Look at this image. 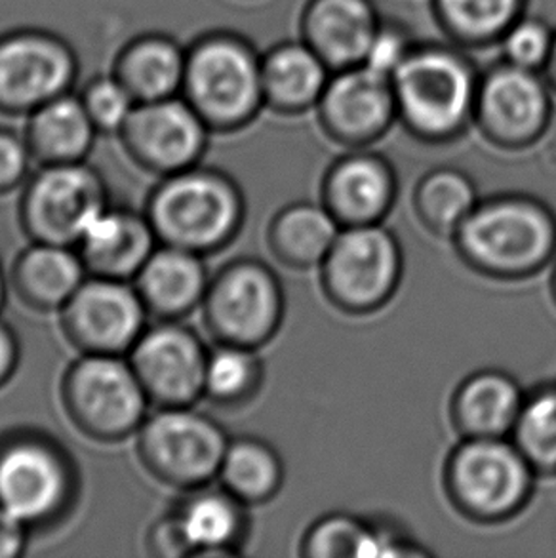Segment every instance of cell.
Segmentation results:
<instances>
[{
	"instance_id": "obj_1",
	"label": "cell",
	"mask_w": 556,
	"mask_h": 558,
	"mask_svg": "<svg viewBox=\"0 0 556 558\" xmlns=\"http://www.w3.org/2000/svg\"><path fill=\"white\" fill-rule=\"evenodd\" d=\"M143 211L160 244L206 257L241 233L246 206L231 175L193 167L162 178Z\"/></svg>"
},
{
	"instance_id": "obj_2",
	"label": "cell",
	"mask_w": 556,
	"mask_h": 558,
	"mask_svg": "<svg viewBox=\"0 0 556 558\" xmlns=\"http://www.w3.org/2000/svg\"><path fill=\"white\" fill-rule=\"evenodd\" d=\"M451 239L476 271L497 279H524L555 256L556 221L532 198L497 196L476 204Z\"/></svg>"
},
{
	"instance_id": "obj_3",
	"label": "cell",
	"mask_w": 556,
	"mask_h": 558,
	"mask_svg": "<svg viewBox=\"0 0 556 558\" xmlns=\"http://www.w3.org/2000/svg\"><path fill=\"white\" fill-rule=\"evenodd\" d=\"M78 492V469L60 440L35 429L0 437V507L31 532L65 521Z\"/></svg>"
},
{
	"instance_id": "obj_4",
	"label": "cell",
	"mask_w": 556,
	"mask_h": 558,
	"mask_svg": "<svg viewBox=\"0 0 556 558\" xmlns=\"http://www.w3.org/2000/svg\"><path fill=\"white\" fill-rule=\"evenodd\" d=\"M391 83L407 129L425 142H448L473 119L481 76L463 53L427 45L414 46Z\"/></svg>"
},
{
	"instance_id": "obj_5",
	"label": "cell",
	"mask_w": 556,
	"mask_h": 558,
	"mask_svg": "<svg viewBox=\"0 0 556 558\" xmlns=\"http://www.w3.org/2000/svg\"><path fill=\"white\" fill-rule=\"evenodd\" d=\"M63 412L78 433L113 445L137 435L149 399L129 359L81 355L61 377Z\"/></svg>"
},
{
	"instance_id": "obj_6",
	"label": "cell",
	"mask_w": 556,
	"mask_h": 558,
	"mask_svg": "<svg viewBox=\"0 0 556 558\" xmlns=\"http://www.w3.org/2000/svg\"><path fill=\"white\" fill-rule=\"evenodd\" d=\"M231 438L193 407L158 408L137 430V458L155 481L176 490L210 486Z\"/></svg>"
},
{
	"instance_id": "obj_7",
	"label": "cell",
	"mask_w": 556,
	"mask_h": 558,
	"mask_svg": "<svg viewBox=\"0 0 556 558\" xmlns=\"http://www.w3.org/2000/svg\"><path fill=\"white\" fill-rule=\"evenodd\" d=\"M535 469L505 437L466 438L446 465L448 494L474 521L511 519L534 490Z\"/></svg>"
},
{
	"instance_id": "obj_8",
	"label": "cell",
	"mask_w": 556,
	"mask_h": 558,
	"mask_svg": "<svg viewBox=\"0 0 556 558\" xmlns=\"http://www.w3.org/2000/svg\"><path fill=\"white\" fill-rule=\"evenodd\" d=\"M201 310L206 330L218 343L262 348L282 323V284L262 262L234 259L211 277Z\"/></svg>"
},
{
	"instance_id": "obj_9",
	"label": "cell",
	"mask_w": 556,
	"mask_h": 558,
	"mask_svg": "<svg viewBox=\"0 0 556 558\" xmlns=\"http://www.w3.org/2000/svg\"><path fill=\"white\" fill-rule=\"evenodd\" d=\"M109 206L98 170L84 165L43 167L23 183L20 226L31 242L73 246Z\"/></svg>"
},
{
	"instance_id": "obj_10",
	"label": "cell",
	"mask_w": 556,
	"mask_h": 558,
	"mask_svg": "<svg viewBox=\"0 0 556 558\" xmlns=\"http://www.w3.org/2000/svg\"><path fill=\"white\" fill-rule=\"evenodd\" d=\"M400 275L399 242L382 223L343 227L321 265L328 300L353 315L384 307L397 292Z\"/></svg>"
},
{
	"instance_id": "obj_11",
	"label": "cell",
	"mask_w": 556,
	"mask_h": 558,
	"mask_svg": "<svg viewBox=\"0 0 556 558\" xmlns=\"http://www.w3.org/2000/svg\"><path fill=\"white\" fill-rule=\"evenodd\" d=\"M185 78L206 126L241 129L265 104L262 60L237 38H211L198 46Z\"/></svg>"
},
{
	"instance_id": "obj_12",
	"label": "cell",
	"mask_w": 556,
	"mask_h": 558,
	"mask_svg": "<svg viewBox=\"0 0 556 558\" xmlns=\"http://www.w3.org/2000/svg\"><path fill=\"white\" fill-rule=\"evenodd\" d=\"M147 310L129 280H84L60 311L63 336L81 355H129L147 328Z\"/></svg>"
},
{
	"instance_id": "obj_13",
	"label": "cell",
	"mask_w": 556,
	"mask_h": 558,
	"mask_svg": "<svg viewBox=\"0 0 556 558\" xmlns=\"http://www.w3.org/2000/svg\"><path fill=\"white\" fill-rule=\"evenodd\" d=\"M208 353L193 328L181 320H158L130 349L129 361L150 404L195 407L204 399Z\"/></svg>"
},
{
	"instance_id": "obj_14",
	"label": "cell",
	"mask_w": 556,
	"mask_h": 558,
	"mask_svg": "<svg viewBox=\"0 0 556 558\" xmlns=\"http://www.w3.org/2000/svg\"><path fill=\"white\" fill-rule=\"evenodd\" d=\"M551 114V86L540 71L504 61L481 76L474 119L497 147L520 149L535 144L549 126Z\"/></svg>"
},
{
	"instance_id": "obj_15",
	"label": "cell",
	"mask_w": 556,
	"mask_h": 558,
	"mask_svg": "<svg viewBox=\"0 0 556 558\" xmlns=\"http://www.w3.org/2000/svg\"><path fill=\"white\" fill-rule=\"evenodd\" d=\"M122 136L137 167L166 178L196 167L206 149V122L195 107L157 99L134 109Z\"/></svg>"
},
{
	"instance_id": "obj_16",
	"label": "cell",
	"mask_w": 556,
	"mask_h": 558,
	"mask_svg": "<svg viewBox=\"0 0 556 558\" xmlns=\"http://www.w3.org/2000/svg\"><path fill=\"white\" fill-rule=\"evenodd\" d=\"M316 109L324 132L351 147L374 144L399 117L391 78L366 65L334 71Z\"/></svg>"
},
{
	"instance_id": "obj_17",
	"label": "cell",
	"mask_w": 556,
	"mask_h": 558,
	"mask_svg": "<svg viewBox=\"0 0 556 558\" xmlns=\"http://www.w3.org/2000/svg\"><path fill=\"white\" fill-rule=\"evenodd\" d=\"M73 75L71 58L50 38L15 37L0 45V101L38 109L60 98Z\"/></svg>"
},
{
	"instance_id": "obj_18",
	"label": "cell",
	"mask_w": 556,
	"mask_h": 558,
	"mask_svg": "<svg viewBox=\"0 0 556 558\" xmlns=\"http://www.w3.org/2000/svg\"><path fill=\"white\" fill-rule=\"evenodd\" d=\"M158 244L145 211L109 204L84 231L76 250L92 277L132 282Z\"/></svg>"
},
{
	"instance_id": "obj_19",
	"label": "cell",
	"mask_w": 556,
	"mask_h": 558,
	"mask_svg": "<svg viewBox=\"0 0 556 558\" xmlns=\"http://www.w3.org/2000/svg\"><path fill=\"white\" fill-rule=\"evenodd\" d=\"M397 196V180L387 160L354 153L338 160L324 180V206L341 227L382 223Z\"/></svg>"
},
{
	"instance_id": "obj_20",
	"label": "cell",
	"mask_w": 556,
	"mask_h": 558,
	"mask_svg": "<svg viewBox=\"0 0 556 558\" xmlns=\"http://www.w3.org/2000/svg\"><path fill=\"white\" fill-rule=\"evenodd\" d=\"M382 27L372 0H311L301 35L331 71L362 65Z\"/></svg>"
},
{
	"instance_id": "obj_21",
	"label": "cell",
	"mask_w": 556,
	"mask_h": 558,
	"mask_svg": "<svg viewBox=\"0 0 556 558\" xmlns=\"http://www.w3.org/2000/svg\"><path fill=\"white\" fill-rule=\"evenodd\" d=\"M210 279L203 256L158 244L132 282L149 315L183 320L203 305Z\"/></svg>"
},
{
	"instance_id": "obj_22",
	"label": "cell",
	"mask_w": 556,
	"mask_h": 558,
	"mask_svg": "<svg viewBox=\"0 0 556 558\" xmlns=\"http://www.w3.org/2000/svg\"><path fill=\"white\" fill-rule=\"evenodd\" d=\"M86 279L78 250L46 242H31L10 271V287L20 302L38 313H60Z\"/></svg>"
},
{
	"instance_id": "obj_23",
	"label": "cell",
	"mask_w": 556,
	"mask_h": 558,
	"mask_svg": "<svg viewBox=\"0 0 556 558\" xmlns=\"http://www.w3.org/2000/svg\"><path fill=\"white\" fill-rule=\"evenodd\" d=\"M188 494L173 514L180 522L191 557L237 555V545L246 532L244 504L226 488L204 486Z\"/></svg>"
},
{
	"instance_id": "obj_24",
	"label": "cell",
	"mask_w": 556,
	"mask_h": 558,
	"mask_svg": "<svg viewBox=\"0 0 556 558\" xmlns=\"http://www.w3.org/2000/svg\"><path fill=\"white\" fill-rule=\"evenodd\" d=\"M331 71L305 43H282L262 60L265 104L278 113H303L318 106Z\"/></svg>"
},
{
	"instance_id": "obj_25",
	"label": "cell",
	"mask_w": 556,
	"mask_h": 558,
	"mask_svg": "<svg viewBox=\"0 0 556 558\" xmlns=\"http://www.w3.org/2000/svg\"><path fill=\"white\" fill-rule=\"evenodd\" d=\"M524 395L504 372H479L454 397V422L466 438L507 437L517 423Z\"/></svg>"
},
{
	"instance_id": "obj_26",
	"label": "cell",
	"mask_w": 556,
	"mask_h": 558,
	"mask_svg": "<svg viewBox=\"0 0 556 558\" xmlns=\"http://www.w3.org/2000/svg\"><path fill=\"white\" fill-rule=\"evenodd\" d=\"M96 126L81 101L53 98L38 107L27 132L33 159L43 167L84 162L94 144Z\"/></svg>"
},
{
	"instance_id": "obj_27",
	"label": "cell",
	"mask_w": 556,
	"mask_h": 558,
	"mask_svg": "<svg viewBox=\"0 0 556 558\" xmlns=\"http://www.w3.org/2000/svg\"><path fill=\"white\" fill-rule=\"evenodd\" d=\"M341 229L324 204H292L275 216L267 241L280 264L292 269H311L323 265Z\"/></svg>"
},
{
	"instance_id": "obj_28",
	"label": "cell",
	"mask_w": 556,
	"mask_h": 558,
	"mask_svg": "<svg viewBox=\"0 0 556 558\" xmlns=\"http://www.w3.org/2000/svg\"><path fill=\"white\" fill-rule=\"evenodd\" d=\"M303 555L315 558H382L421 555L420 549L392 529L349 514H330L309 530Z\"/></svg>"
},
{
	"instance_id": "obj_29",
	"label": "cell",
	"mask_w": 556,
	"mask_h": 558,
	"mask_svg": "<svg viewBox=\"0 0 556 558\" xmlns=\"http://www.w3.org/2000/svg\"><path fill=\"white\" fill-rule=\"evenodd\" d=\"M218 481L244 506H257L277 496L285 481V468L267 442L256 437H239L229 440Z\"/></svg>"
},
{
	"instance_id": "obj_30",
	"label": "cell",
	"mask_w": 556,
	"mask_h": 558,
	"mask_svg": "<svg viewBox=\"0 0 556 558\" xmlns=\"http://www.w3.org/2000/svg\"><path fill=\"white\" fill-rule=\"evenodd\" d=\"M527 0H433L446 33L463 45L499 43L505 31L522 17Z\"/></svg>"
},
{
	"instance_id": "obj_31",
	"label": "cell",
	"mask_w": 556,
	"mask_h": 558,
	"mask_svg": "<svg viewBox=\"0 0 556 558\" xmlns=\"http://www.w3.org/2000/svg\"><path fill=\"white\" fill-rule=\"evenodd\" d=\"M476 204L473 182L451 168L431 172L415 189V211L433 233L454 236Z\"/></svg>"
},
{
	"instance_id": "obj_32",
	"label": "cell",
	"mask_w": 556,
	"mask_h": 558,
	"mask_svg": "<svg viewBox=\"0 0 556 558\" xmlns=\"http://www.w3.org/2000/svg\"><path fill=\"white\" fill-rule=\"evenodd\" d=\"M264 379L256 349L218 343L210 349L204 372V399L221 408H237L254 399Z\"/></svg>"
},
{
	"instance_id": "obj_33",
	"label": "cell",
	"mask_w": 556,
	"mask_h": 558,
	"mask_svg": "<svg viewBox=\"0 0 556 558\" xmlns=\"http://www.w3.org/2000/svg\"><path fill=\"white\" fill-rule=\"evenodd\" d=\"M185 75L176 46L166 40H143L126 56L124 76L129 90L143 101L172 98Z\"/></svg>"
},
{
	"instance_id": "obj_34",
	"label": "cell",
	"mask_w": 556,
	"mask_h": 558,
	"mask_svg": "<svg viewBox=\"0 0 556 558\" xmlns=\"http://www.w3.org/2000/svg\"><path fill=\"white\" fill-rule=\"evenodd\" d=\"M511 435L535 473H555L556 387H545L524 399Z\"/></svg>"
},
{
	"instance_id": "obj_35",
	"label": "cell",
	"mask_w": 556,
	"mask_h": 558,
	"mask_svg": "<svg viewBox=\"0 0 556 558\" xmlns=\"http://www.w3.org/2000/svg\"><path fill=\"white\" fill-rule=\"evenodd\" d=\"M555 35L547 23L522 15L505 31L504 37L499 40L504 61L517 68L542 73L549 61Z\"/></svg>"
},
{
	"instance_id": "obj_36",
	"label": "cell",
	"mask_w": 556,
	"mask_h": 558,
	"mask_svg": "<svg viewBox=\"0 0 556 558\" xmlns=\"http://www.w3.org/2000/svg\"><path fill=\"white\" fill-rule=\"evenodd\" d=\"M132 96L134 94L129 90L126 84L99 81L88 90L83 104L96 130L117 132L126 126L130 114L136 109Z\"/></svg>"
},
{
	"instance_id": "obj_37",
	"label": "cell",
	"mask_w": 556,
	"mask_h": 558,
	"mask_svg": "<svg viewBox=\"0 0 556 558\" xmlns=\"http://www.w3.org/2000/svg\"><path fill=\"white\" fill-rule=\"evenodd\" d=\"M414 43L408 38L407 33L397 25H385L377 31L376 37L370 45L368 53L362 61V65L376 71L379 75L392 78L404 63L408 53L414 50Z\"/></svg>"
},
{
	"instance_id": "obj_38",
	"label": "cell",
	"mask_w": 556,
	"mask_h": 558,
	"mask_svg": "<svg viewBox=\"0 0 556 558\" xmlns=\"http://www.w3.org/2000/svg\"><path fill=\"white\" fill-rule=\"evenodd\" d=\"M31 159L27 142L0 130V195L12 193L27 182Z\"/></svg>"
},
{
	"instance_id": "obj_39",
	"label": "cell",
	"mask_w": 556,
	"mask_h": 558,
	"mask_svg": "<svg viewBox=\"0 0 556 558\" xmlns=\"http://www.w3.org/2000/svg\"><path fill=\"white\" fill-rule=\"evenodd\" d=\"M147 549L153 557L158 558L191 557V549L173 511L165 514L160 521L150 526L147 534Z\"/></svg>"
},
{
	"instance_id": "obj_40",
	"label": "cell",
	"mask_w": 556,
	"mask_h": 558,
	"mask_svg": "<svg viewBox=\"0 0 556 558\" xmlns=\"http://www.w3.org/2000/svg\"><path fill=\"white\" fill-rule=\"evenodd\" d=\"M31 530L0 507V558L22 557Z\"/></svg>"
},
{
	"instance_id": "obj_41",
	"label": "cell",
	"mask_w": 556,
	"mask_h": 558,
	"mask_svg": "<svg viewBox=\"0 0 556 558\" xmlns=\"http://www.w3.org/2000/svg\"><path fill=\"white\" fill-rule=\"evenodd\" d=\"M20 356L22 349L14 330L4 320H0V389L12 381L20 366Z\"/></svg>"
},
{
	"instance_id": "obj_42",
	"label": "cell",
	"mask_w": 556,
	"mask_h": 558,
	"mask_svg": "<svg viewBox=\"0 0 556 558\" xmlns=\"http://www.w3.org/2000/svg\"><path fill=\"white\" fill-rule=\"evenodd\" d=\"M545 78H547V83H549L551 90L556 92V35H555V45H553V50H551L549 61H547V65H545Z\"/></svg>"
},
{
	"instance_id": "obj_43",
	"label": "cell",
	"mask_w": 556,
	"mask_h": 558,
	"mask_svg": "<svg viewBox=\"0 0 556 558\" xmlns=\"http://www.w3.org/2000/svg\"><path fill=\"white\" fill-rule=\"evenodd\" d=\"M8 298V280L7 275L2 271V265H0V311L4 307Z\"/></svg>"
},
{
	"instance_id": "obj_44",
	"label": "cell",
	"mask_w": 556,
	"mask_h": 558,
	"mask_svg": "<svg viewBox=\"0 0 556 558\" xmlns=\"http://www.w3.org/2000/svg\"><path fill=\"white\" fill-rule=\"evenodd\" d=\"M553 292H555V300H556V271H555V277H553Z\"/></svg>"
}]
</instances>
